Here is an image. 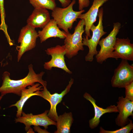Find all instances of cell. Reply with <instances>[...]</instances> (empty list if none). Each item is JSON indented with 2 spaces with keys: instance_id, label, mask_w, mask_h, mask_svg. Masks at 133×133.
Instances as JSON below:
<instances>
[{
  "instance_id": "cell-1",
  "label": "cell",
  "mask_w": 133,
  "mask_h": 133,
  "mask_svg": "<svg viewBox=\"0 0 133 133\" xmlns=\"http://www.w3.org/2000/svg\"><path fill=\"white\" fill-rule=\"evenodd\" d=\"M28 68L29 72L27 75L18 80L11 79L10 78V73L7 71L4 72L2 74V82L0 87L1 94L4 95L8 94L13 93L20 96L22 90L29 86L34 85L36 82L41 84L43 88H46L47 82L42 79L45 72L42 71L36 74L32 64L29 65Z\"/></svg>"
},
{
  "instance_id": "cell-2",
  "label": "cell",
  "mask_w": 133,
  "mask_h": 133,
  "mask_svg": "<svg viewBox=\"0 0 133 133\" xmlns=\"http://www.w3.org/2000/svg\"><path fill=\"white\" fill-rule=\"evenodd\" d=\"M75 3L76 0H73L66 7L61 8L56 6L52 11L51 16L58 27L67 33L69 32V30L72 28L73 23L77 21L79 16L85 12L83 9L79 11H74L73 7Z\"/></svg>"
},
{
  "instance_id": "cell-3",
  "label": "cell",
  "mask_w": 133,
  "mask_h": 133,
  "mask_svg": "<svg viewBox=\"0 0 133 133\" xmlns=\"http://www.w3.org/2000/svg\"><path fill=\"white\" fill-rule=\"evenodd\" d=\"M84 26V20L81 19L75 27L72 34L69 32L66 33L64 45L66 50L65 55L68 59L77 55L80 50H84L82 35L85 31Z\"/></svg>"
},
{
  "instance_id": "cell-4",
  "label": "cell",
  "mask_w": 133,
  "mask_h": 133,
  "mask_svg": "<svg viewBox=\"0 0 133 133\" xmlns=\"http://www.w3.org/2000/svg\"><path fill=\"white\" fill-rule=\"evenodd\" d=\"M103 13V8H100L98 14L99 17L98 24L96 26L93 24L90 28V30L92 33L91 38H87L83 36V45L88 47L89 48L88 52L85 58L86 61H93L94 56L98 52L97 47L99 41L101 38L107 33L103 30L102 23Z\"/></svg>"
},
{
  "instance_id": "cell-5",
  "label": "cell",
  "mask_w": 133,
  "mask_h": 133,
  "mask_svg": "<svg viewBox=\"0 0 133 133\" xmlns=\"http://www.w3.org/2000/svg\"><path fill=\"white\" fill-rule=\"evenodd\" d=\"M121 26V24L119 22L114 23L113 29L109 35L99 41L98 44L100 49L96 56V61L98 63L101 64L108 58H114L113 52L116 36Z\"/></svg>"
},
{
  "instance_id": "cell-6",
  "label": "cell",
  "mask_w": 133,
  "mask_h": 133,
  "mask_svg": "<svg viewBox=\"0 0 133 133\" xmlns=\"http://www.w3.org/2000/svg\"><path fill=\"white\" fill-rule=\"evenodd\" d=\"M38 33L35 29L28 24L21 29L18 39L20 45L17 47L18 51L17 61L19 62L26 52L34 48L36 46Z\"/></svg>"
},
{
  "instance_id": "cell-7",
  "label": "cell",
  "mask_w": 133,
  "mask_h": 133,
  "mask_svg": "<svg viewBox=\"0 0 133 133\" xmlns=\"http://www.w3.org/2000/svg\"><path fill=\"white\" fill-rule=\"evenodd\" d=\"M49 111L46 110L43 113L37 115H33L32 113L26 114L22 111L21 116L15 118L16 123L23 124L25 126V130L26 132L32 129V126H41L45 129H48L50 125H56V122L50 119L48 116Z\"/></svg>"
},
{
  "instance_id": "cell-8",
  "label": "cell",
  "mask_w": 133,
  "mask_h": 133,
  "mask_svg": "<svg viewBox=\"0 0 133 133\" xmlns=\"http://www.w3.org/2000/svg\"><path fill=\"white\" fill-rule=\"evenodd\" d=\"M133 81V66L128 60L122 59L117 67L114 70L111 80L113 87L124 88Z\"/></svg>"
},
{
  "instance_id": "cell-9",
  "label": "cell",
  "mask_w": 133,
  "mask_h": 133,
  "mask_svg": "<svg viewBox=\"0 0 133 133\" xmlns=\"http://www.w3.org/2000/svg\"><path fill=\"white\" fill-rule=\"evenodd\" d=\"M46 54L51 57L49 61L45 62L44 68L48 70H50L52 67L61 69L66 72L71 74L72 72L67 68L65 61V55L66 50L64 45H59L47 49L45 50Z\"/></svg>"
},
{
  "instance_id": "cell-10",
  "label": "cell",
  "mask_w": 133,
  "mask_h": 133,
  "mask_svg": "<svg viewBox=\"0 0 133 133\" xmlns=\"http://www.w3.org/2000/svg\"><path fill=\"white\" fill-rule=\"evenodd\" d=\"M74 81V79L71 78L65 89L60 94L55 93L51 94L48 90L47 87L43 88L42 90L39 92L38 96L42 97L50 103V108L48 116L50 119L55 122H56L58 117L56 109L57 105L61 102L64 96L69 91Z\"/></svg>"
},
{
  "instance_id": "cell-11",
  "label": "cell",
  "mask_w": 133,
  "mask_h": 133,
  "mask_svg": "<svg viewBox=\"0 0 133 133\" xmlns=\"http://www.w3.org/2000/svg\"><path fill=\"white\" fill-rule=\"evenodd\" d=\"M109 0H94L92 5L89 10L85 13L81 14L78 18L84 20L86 34L85 37L90 38V28L96 22L100 7L105 3Z\"/></svg>"
},
{
  "instance_id": "cell-12",
  "label": "cell",
  "mask_w": 133,
  "mask_h": 133,
  "mask_svg": "<svg viewBox=\"0 0 133 133\" xmlns=\"http://www.w3.org/2000/svg\"><path fill=\"white\" fill-rule=\"evenodd\" d=\"M117 102L119 114L116 119V124L121 127L125 126L129 121L128 117L133 116V101L119 97Z\"/></svg>"
},
{
  "instance_id": "cell-13",
  "label": "cell",
  "mask_w": 133,
  "mask_h": 133,
  "mask_svg": "<svg viewBox=\"0 0 133 133\" xmlns=\"http://www.w3.org/2000/svg\"><path fill=\"white\" fill-rule=\"evenodd\" d=\"M114 58L133 61V44L127 38H116L113 52Z\"/></svg>"
},
{
  "instance_id": "cell-14",
  "label": "cell",
  "mask_w": 133,
  "mask_h": 133,
  "mask_svg": "<svg viewBox=\"0 0 133 133\" xmlns=\"http://www.w3.org/2000/svg\"><path fill=\"white\" fill-rule=\"evenodd\" d=\"M83 97L91 103L94 108V116L89 121V126L91 129L95 128L98 126L100 122V118L104 114L107 113L118 112L117 106L115 105H111L105 109L98 106L96 104V100L87 93L84 94Z\"/></svg>"
},
{
  "instance_id": "cell-15",
  "label": "cell",
  "mask_w": 133,
  "mask_h": 133,
  "mask_svg": "<svg viewBox=\"0 0 133 133\" xmlns=\"http://www.w3.org/2000/svg\"><path fill=\"white\" fill-rule=\"evenodd\" d=\"M42 86L37 83L32 86H29L27 88L22 90L20 99L15 104L10 105L9 107L15 106L17 108L16 116L17 117H20L22 115V109L26 101L33 96H38L40 90L43 89Z\"/></svg>"
},
{
  "instance_id": "cell-16",
  "label": "cell",
  "mask_w": 133,
  "mask_h": 133,
  "mask_svg": "<svg viewBox=\"0 0 133 133\" xmlns=\"http://www.w3.org/2000/svg\"><path fill=\"white\" fill-rule=\"evenodd\" d=\"M38 33L41 43L51 37H57L65 39L66 36V33L61 31L58 27L55 21L50 19L49 22Z\"/></svg>"
},
{
  "instance_id": "cell-17",
  "label": "cell",
  "mask_w": 133,
  "mask_h": 133,
  "mask_svg": "<svg viewBox=\"0 0 133 133\" xmlns=\"http://www.w3.org/2000/svg\"><path fill=\"white\" fill-rule=\"evenodd\" d=\"M49 13L47 9L34 8L27 20V24L35 29L43 28L50 20Z\"/></svg>"
},
{
  "instance_id": "cell-18",
  "label": "cell",
  "mask_w": 133,
  "mask_h": 133,
  "mask_svg": "<svg viewBox=\"0 0 133 133\" xmlns=\"http://www.w3.org/2000/svg\"><path fill=\"white\" fill-rule=\"evenodd\" d=\"M73 121L71 112H65L58 116L56 122L57 129L55 133H69Z\"/></svg>"
},
{
  "instance_id": "cell-19",
  "label": "cell",
  "mask_w": 133,
  "mask_h": 133,
  "mask_svg": "<svg viewBox=\"0 0 133 133\" xmlns=\"http://www.w3.org/2000/svg\"><path fill=\"white\" fill-rule=\"evenodd\" d=\"M34 8H43L52 11L56 6L55 0H29Z\"/></svg>"
},
{
  "instance_id": "cell-20",
  "label": "cell",
  "mask_w": 133,
  "mask_h": 133,
  "mask_svg": "<svg viewBox=\"0 0 133 133\" xmlns=\"http://www.w3.org/2000/svg\"><path fill=\"white\" fill-rule=\"evenodd\" d=\"M130 122L127 125L121 127L120 129L114 131L105 130L101 127L100 128V133H129L133 129V124L132 121L129 120Z\"/></svg>"
},
{
  "instance_id": "cell-21",
  "label": "cell",
  "mask_w": 133,
  "mask_h": 133,
  "mask_svg": "<svg viewBox=\"0 0 133 133\" xmlns=\"http://www.w3.org/2000/svg\"><path fill=\"white\" fill-rule=\"evenodd\" d=\"M0 12L1 18L0 30L3 31L5 35H7L8 33L7 31V26L5 22V15L4 7V0H0Z\"/></svg>"
},
{
  "instance_id": "cell-22",
  "label": "cell",
  "mask_w": 133,
  "mask_h": 133,
  "mask_svg": "<svg viewBox=\"0 0 133 133\" xmlns=\"http://www.w3.org/2000/svg\"><path fill=\"white\" fill-rule=\"evenodd\" d=\"M125 89V98L133 101V81L126 85Z\"/></svg>"
},
{
  "instance_id": "cell-23",
  "label": "cell",
  "mask_w": 133,
  "mask_h": 133,
  "mask_svg": "<svg viewBox=\"0 0 133 133\" xmlns=\"http://www.w3.org/2000/svg\"><path fill=\"white\" fill-rule=\"evenodd\" d=\"M79 9V11L88 7L90 4L89 0H78Z\"/></svg>"
},
{
  "instance_id": "cell-24",
  "label": "cell",
  "mask_w": 133,
  "mask_h": 133,
  "mask_svg": "<svg viewBox=\"0 0 133 133\" xmlns=\"http://www.w3.org/2000/svg\"><path fill=\"white\" fill-rule=\"evenodd\" d=\"M61 3L62 6L66 7L68 6L71 2V0H58Z\"/></svg>"
},
{
  "instance_id": "cell-25",
  "label": "cell",
  "mask_w": 133,
  "mask_h": 133,
  "mask_svg": "<svg viewBox=\"0 0 133 133\" xmlns=\"http://www.w3.org/2000/svg\"><path fill=\"white\" fill-rule=\"evenodd\" d=\"M34 130L38 133H49L46 129L43 130L39 126H34Z\"/></svg>"
},
{
  "instance_id": "cell-26",
  "label": "cell",
  "mask_w": 133,
  "mask_h": 133,
  "mask_svg": "<svg viewBox=\"0 0 133 133\" xmlns=\"http://www.w3.org/2000/svg\"><path fill=\"white\" fill-rule=\"evenodd\" d=\"M4 95H3L1 94V95L0 96V101L2 99V98H3V97ZM1 109V107L0 106V110Z\"/></svg>"
}]
</instances>
